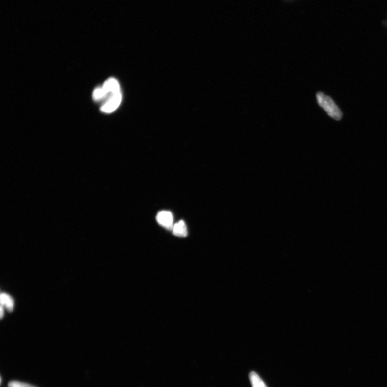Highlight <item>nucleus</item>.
Listing matches in <instances>:
<instances>
[{"label": "nucleus", "instance_id": "3", "mask_svg": "<svg viewBox=\"0 0 387 387\" xmlns=\"http://www.w3.org/2000/svg\"><path fill=\"white\" fill-rule=\"evenodd\" d=\"M173 235L177 237H186L188 234V231L185 222L181 220L175 224L173 226Z\"/></svg>", "mask_w": 387, "mask_h": 387}, {"label": "nucleus", "instance_id": "2", "mask_svg": "<svg viewBox=\"0 0 387 387\" xmlns=\"http://www.w3.org/2000/svg\"><path fill=\"white\" fill-rule=\"evenodd\" d=\"M156 219L159 224L168 230H173L174 226L173 217L170 211H160L157 214Z\"/></svg>", "mask_w": 387, "mask_h": 387}, {"label": "nucleus", "instance_id": "1", "mask_svg": "<svg viewBox=\"0 0 387 387\" xmlns=\"http://www.w3.org/2000/svg\"><path fill=\"white\" fill-rule=\"evenodd\" d=\"M316 98L319 106L332 118L337 121L341 119L342 113L340 109L330 97L319 92L316 94Z\"/></svg>", "mask_w": 387, "mask_h": 387}, {"label": "nucleus", "instance_id": "6", "mask_svg": "<svg viewBox=\"0 0 387 387\" xmlns=\"http://www.w3.org/2000/svg\"><path fill=\"white\" fill-rule=\"evenodd\" d=\"M9 387H35L28 384L18 381H12L9 383Z\"/></svg>", "mask_w": 387, "mask_h": 387}, {"label": "nucleus", "instance_id": "5", "mask_svg": "<svg viewBox=\"0 0 387 387\" xmlns=\"http://www.w3.org/2000/svg\"><path fill=\"white\" fill-rule=\"evenodd\" d=\"M1 304L5 305L9 312H12L14 308L13 299L8 295L2 293L1 295Z\"/></svg>", "mask_w": 387, "mask_h": 387}, {"label": "nucleus", "instance_id": "4", "mask_svg": "<svg viewBox=\"0 0 387 387\" xmlns=\"http://www.w3.org/2000/svg\"><path fill=\"white\" fill-rule=\"evenodd\" d=\"M249 377L252 387H267L264 381L255 372H251Z\"/></svg>", "mask_w": 387, "mask_h": 387}, {"label": "nucleus", "instance_id": "7", "mask_svg": "<svg viewBox=\"0 0 387 387\" xmlns=\"http://www.w3.org/2000/svg\"><path fill=\"white\" fill-rule=\"evenodd\" d=\"M0 314H1V318H2L3 317V308L2 305L1 306V313H0Z\"/></svg>", "mask_w": 387, "mask_h": 387}]
</instances>
